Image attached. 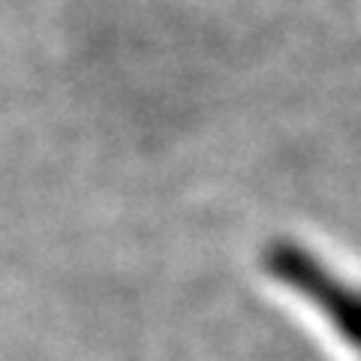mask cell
Masks as SVG:
<instances>
[{"label": "cell", "mask_w": 361, "mask_h": 361, "mask_svg": "<svg viewBox=\"0 0 361 361\" xmlns=\"http://www.w3.org/2000/svg\"><path fill=\"white\" fill-rule=\"evenodd\" d=\"M268 268L283 283L295 286V292L307 295L346 334V341L361 346V289L343 283L319 259H313L310 253H304L301 247L292 244L271 247Z\"/></svg>", "instance_id": "1"}]
</instances>
